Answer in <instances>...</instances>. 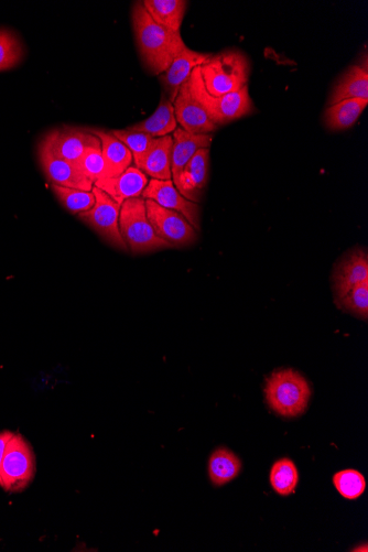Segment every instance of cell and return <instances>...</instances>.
<instances>
[{
    "mask_svg": "<svg viewBox=\"0 0 368 552\" xmlns=\"http://www.w3.org/2000/svg\"><path fill=\"white\" fill-rule=\"evenodd\" d=\"M132 21L137 48L146 70L151 75L164 73L179 54L187 48L181 34L159 26L149 16L143 2L135 3Z\"/></svg>",
    "mask_w": 368,
    "mask_h": 552,
    "instance_id": "cell-1",
    "label": "cell"
},
{
    "mask_svg": "<svg viewBox=\"0 0 368 552\" xmlns=\"http://www.w3.org/2000/svg\"><path fill=\"white\" fill-rule=\"evenodd\" d=\"M205 89L213 96L241 91L250 77V61L237 50L215 54L200 67Z\"/></svg>",
    "mask_w": 368,
    "mask_h": 552,
    "instance_id": "cell-2",
    "label": "cell"
},
{
    "mask_svg": "<svg viewBox=\"0 0 368 552\" xmlns=\"http://www.w3.org/2000/svg\"><path fill=\"white\" fill-rule=\"evenodd\" d=\"M266 382V400L276 414L295 418L305 413L311 389L306 378L300 373L288 368L273 373Z\"/></svg>",
    "mask_w": 368,
    "mask_h": 552,
    "instance_id": "cell-3",
    "label": "cell"
},
{
    "mask_svg": "<svg viewBox=\"0 0 368 552\" xmlns=\"http://www.w3.org/2000/svg\"><path fill=\"white\" fill-rule=\"evenodd\" d=\"M188 86L194 99L202 105L211 121L218 127L232 123L255 111L248 85L235 93L213 96L205 89L200 67L192 72Z\"/></svg>",
    "mask_w": 368,
    "mask_h": 552,
    "instance_id": "cell-4",
    "label": "cell"
},
{
    "mask_svg": "<svg viewBox=\"0 0 368 552\" xmlns=\"http://www.w3.org/2000/svg\"><path fill=\"white\" fill-rule=\"evenodd\" d=\"M119 230L128 250L134 254H145L165 250L172 246L162 240L147 218L146 200L134 198L122 204L119 215Z\"/></svg>",
    "mask_w": 368,
    "mask_h": 552,
    "instance_id": "cell-5",
    "label": "cell"
},
{
    "mask_svg": "<svg viewBox=\"0 0 368 552\" xmlns=\"http://www.w3.org/2000/svg\"><path fill=\"white\" fill-rule=\"evenodd\" d=\"M36 474V459L29 443L19 434L10 438L2 468H0V486L6 492L24 491L34 480Z\"/></svg>",
    "mask_w": 368,
    "mask_h": 552,
    "instance_id": "cell-6",
    "label": "cell"
},
{
    "mask_svg": "<svg viewBox=\"0 0 368 552\" xmlns=\"http://www.w3.org/2000/svg\"><path fill=\"white\" fill-rule=\"evenodd\" d=\"M92 192L95 197L94 207L90 211L80 213L79 219L89 225L105 242L118 250L127 252L128 247L119 230L122 205L96 187H93Z\"/></svg>",
    "mask_w": 368,
    "mask_h": 552,
    "instance_id": "cell-7",
    "label": "cell"
},
{
    "mask_svg": "<svg viewBox=\"0 0 368 552\" xmlns=\"http://www.w3.org/2000/svg\"><path fill=\"white\" fill-rule=\"evenodd\" d=\"M146 210L156 234L172 247H184L197 242L198 232L180 213L162 208L151 200H146Z\"/></svg>",
    "mask_w": 368,
    "mask_h": 552,
    "instance_id": "cell-8",
    "label": "cell"
},
{
    "mask_svg": "<svg viewBox=\"0 0 368 552\" xmlns=\"http://www.w3.org/2000/svg\"><path fill=\"white\" fill-rule=\"evenodd\" d=\"M38 157L43 173L54 186L92 191L94 184L83 175L77 165L54 155L43 138L38 146Z\"/></svg>",
    "mask_w": 368,
    "mask_h": 552,
    "instance_id": "cell-9",
    "label": "cell"
},
{
    "mask_svg": "<svg viewBox=\"0 0 368 552\" xmlns=\"http://www.w3.org/2000/svg\"><path fill=\"white\" fill-rule=\"evenodd\" d=\"M43 139L57 157L77 162L91 148L100 147L101 140L91 134L88 128L81 129L64 126L53 129Z\"/></svg>",
    "mask_w": 368,
    "mask_h": 552,
    "instance_id": "cell-10",
    "label": "cell"
},
{
    "mask_svg": "<svg viewBox=\"0 0 368 552\" xmlns=\"http://www.w3.org/2000/svg\"><path fill=\"white\" fill-rule=\"evenodd\" d=\"M142 198L154 201L162 208L180 213L194 227V230L200 231V205L184 198L172 180H149Z\"/></svg>",
    "mask_w": 368,
    "mask_h": 552,
    "instance_id": "cell-11",
    "label": "cell"
},
{
    "mask_svg": "<svg viewBox=\"0 0 368 552\" xmlns=\"http://www.w3.org/2000/svg\"><path fill=\"white\" fill-rule=\"evenodd\" d=\"M177 123L184 131L191 134H212L218 131L202 105L194 99L188 86V81L181 89L173 102Z\"/></svg>",
    "mask_w": 368,
    "mask_h": 552,
    "instance_id": "cell-12",
    "label": "cell"
},
{
    "mask_svg": "<svg viewBox=\"0 0 368 552\" xmlns=\"http://www.w3.org/2000/svg\"><path fill=\"white\" fill-rule=\"evenodd\" d=\"M212 57L211 53L184 49L172 61L169 68L160 75V81L165 89V95L170 102H175L181 86L186 83L197 68L203 66Z\"/></svg>",
    "mask_w": 368,
    "mask_h": 552,
    "instance_id": "cell-13",
    "label": "cell"
},
{
    "mask_svg": "<svg viewBox=\"0 0 368 552\" xmlns=\"http://www.w3.org/2000/svg\"><path fill=\"white\" fill-rule=\"evenodd\" d=\"M210 173V149H200L184 167L180 175L173 179L176 188L187 200L198 203L207 187Z\"/></svg>",
    "mask_w": 368,
    "mask_h": 552,
    "instance_id": "cell-14",
    "label": "cell"
},
{
    "mask_svg": "<svg viewBox=\"0 0 368 552\" xmlns=\"http://www.w3.org/2000/svg\"><path fill=\"white\" fill-rule=\"evenodd\" d=\"M172 147V136L156 138L146 153L133 158L135 167L142 170L151 179L172 180Z\"/></svg>",
    "mask_w": 368,
    "mask_h": 552,
    "instance_id": "cell-15",
    "label": "cell"
},
{
    "mask_svg": "<svg viewBox=\"0 0 368 552\" xmlns=\"http://www.w3.org/2000/svg\"><path fill=\"white\" fill-rule=\"evenodd\" d=\"M149 182L142 170L135 166L129 167L121 176L112 179L96 181L94 187L102 190L118 204L134 198H142Z\"/></svg>",
    "mask_w": 368,
    "mask_h": 552,
    "instance_id": "cell-16",
    "label": "cell"
},
{
    "mask_svg": "<svg viewBox=\"0 0 368 552\" xmlns=\"http://www.w3.org/2000/svg\"><path fill=\"white\" fill-rule=\"evenodd\" d=\"M88 131L101 140L104 159L103 179L121 176L129 167H132L133 154L121 140H118L111 132L103 131V129L88 128Z\"/></svg>",
    "mask_w": 368,
    "mask_h": 552,
    "instance_id": "cell-17",
    "label": "cell"
},
{
    "mask_svg": "<svg viewBox=\"0 0 368 552\" xmlns=\"http://www.w3.org/2000/svg\"><path fill=\"white\" fill-rule=\"evenodd\" d=\"M172 138L171 173L173 180L180 175L198 150L210 149L214 138L212 134H191L181 127L173 132Z\"/></svg>",
    "mask_w": 368,
    "mask_h": 552,
    "instance_id": "cell-18",
    "label": "cell"
},
{
    "mask_svg": "<svg viewBox=\"0 0 368 552\" xmlns=\"http://www.w3.org/2000/svg\"><path fill=\"white\" fill-rule=\"evenodd\" d=\"M368 280V257L362 250L352 252L338 266L334 275V290L337 302L357 285Z\"/></svg>",
    "mask_w": 368,
    "mask_h": 552,
    "instance_id": "cell-19",
    "label": "cell"
},
{
    "mask_svg": "<svg viewBox=\"0 0 368 552\" xmlns=\"http://www.w3.org/2000/svg\"><path fill=\"white\" fill-rule=\"evenodd\" d=\"M178 128L173 103L162 94L161 101L153 115L135 125L129 126L128 131L144 133L154 138L170 135Z\"/></svg>",
    "mask_w": 368,
    "mask_h": 552,
    "instance_id": "cell-20",
    "label": "cell"
},
{
    "mask_svg": "<svg viewBox=\"0 0 368 552\" xmlns=\"http://www.w3.org/2000/svg\"><path fill=\"white\" fill-rule=\"evenodd\" d=\"M143 5L155 23L180 34L188 2H184V0H144Z\"/></svg>",
    "mask_w": 368,
    "mask_h": 552,
    "instance_id": "cell-21",
    "label": "cell"
},
{
    "mask_svg": "<svg viewBox=\"0 0 368 552\" xmlns=\"http://www.w3.org/2000/svg\"><path fill=\"white\" fill-rule=\"evenodd\" d=\"M351 99L368 100L367 67L353 66L346 71L331 94L329 106Z\"/></svg>",
    "mask_w": 368,
    "mask_h": 552,
    "instance_id": "cell-22",
    "label": "cell"
},
{
    "mask_svg": "<svg viewBox=\"0 0 368 552\" xmlns=\"http://www.w3.org/2000/svg\"><path fill=\"white\" fill-rule=\"evenodd\" d=\"M368 100L351 99L331 105L324 113V122L331 131L349 129L364 112Z\"/></svg>",
    "mask_w": 368,
    "mask_h": 552,
    "instance_id": "cell-23",
    "label": "cell"
},
{
    "mask_svg": "<svg viewBox=\"0 0 368 552\" xmlns=\"http://www.w3.org/2000/svg\"><path fill=\"white\" fill-rule=\"evenodd\" d=\"M241 469V460L226 448L215 450L209 460L210 479L216 486L225 485L236 479Z\"/></svg>",
    "mask_w": 368,
    "mask_h": 552,
    "instance_id": "cell-24",
    "label": "cell"
},
{
    "mask_svg": "<svg viewBox=\"0 0 368 552\" xmlns=\"http://www.w3.org/2000/svg\"><path fill=\"white\" fill-rule=\"evenodd\" d=\"M23 41L8 28H0V72L19 66L25 58Z\"/></svg>",
    "mask_w": 368,
    "mask_h": 552,
    "instance_id": "cell-25",
    "label": "cell"
},
{
    "mask_svg": "<svg viewBox=\"0 0 368 552\" xmlns=\"http://www.w3.org/2000/svg\"><path fill=\"white\" fill-rule=\"evenodd\" d=\"M299 482V473L294 462L289 459L277 461L270 471V484L281 496L295 493Z\"/></svg>",
    "mask_w": 368,
    "mask_h": 552,
    "instance_id": "cell-26",
    "label": "cell"
},
{
    "mask_svg": "<svg viewBox=\"0 0 368 552\" xmlns=\"http://www.w3.org/2000/svg\"><path fill=\"white\" fill-rule=\"evenodd\" d=\"M52 191L63 207L73 214L79 215L94 207L95 197L92 191L64 188L54 184H52Z\"/></svg>",
    "mask_w": 368,
    "mask_h": 552,
    "instance_id": "cell-27",
    "label": "cell"
},
{
    "mask_svg": "<svg viewBox=\"0 0 368 552\" xmlns=\"http://www.w3.org/2000/svg\"><path fill=\"white\" fill-rule=\"evenodd\" d=\"M335 489L346 500H357L366 489L365 478L359 471L344 470L333 476Z\"/></svg>",
    "mask_w": 368,
    "mask_h": 552,
    "instance_id": "cell-28",
    "label": "cell"
},
{
    "mask_svg": "<svg viewBox=\"0 0 368 552\" xmlns=\"http://www.w3.org/2000/svg\"><path fill=\"white\" fill-rule=\"evenodd\" d=\"M338 305L345 311L367 320L368 318V280L353 288L348 295L338 301Z\"/></svg>",
    "mask_w": 368,
    "mask_h": 552,
    "instance_id": "cell-29",
    "label": "cell"
},
{
    "mask_svg": "<svg viewBox=\"0 0 368 552\" xmlns=\"http://www.w3.org/2000/svg\"><path fill=\"white\" fill-rule=\"evenodd\" d=\"M75 165L93 184L104 178V159L102 155V146L94 147L77 161Z\"/></svg>",
    "mask_w": 368,
    "mask_h": 552,
    "instance_id": "cell-30",
    "label": "cell"
},
{
    "mask_svg": "<svg viewBox=\"0 0 368 552\" xmlns=\"http://www.w3.org/2000/svg\"><path fill=\"white\" fill-rule=\"evenodd\" d=\"M111 133L131 150L133 158L146 153L156 139L144 133L128 131V129H115Z\"/></svg>",
    "mask_w": 368,
    "mask_h": 552,
    "instance_id": "cell-31",
    "label": "cell"
},
{
    "mask_svg": "<svg viewBox=\"0 0 368 552\" xmlns=\"http://www.w3.org/2000/svg\"><path fill=\"white\" fill-rule=\"evenodd\" d=\"M13 436H14V432H10V431L0 432V468H2V463L4 460L8 442L10 438H12ZM0 483H2V480H0Z\"/></svg>",
    "mask_w": 368,
    "mask_h": 552,
    "instance_id": "cell-32",
    "label": "cell"
}]
</instances>
